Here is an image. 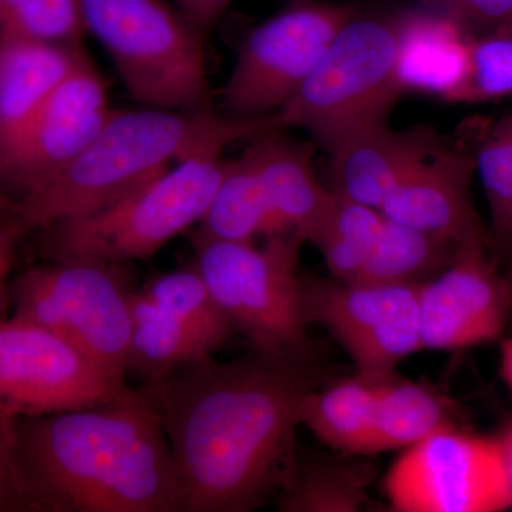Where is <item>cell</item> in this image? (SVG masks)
Here are the masks:
<instances>
[{"instance_id": "6da1fadb", "label": "cell", "mask_w": 512, "mask_h": 512, "mask_svg": "<svg viewBox=\"0 0 512 512\" xmlns=\"http://www.w3.org/2000/svg\"><path fill=\"white\" fill-rule=\"evenodd\" d=\"M312 363L212 357L143 387L170 444L177 512H249L296 467L301 403L322 384Z\"/></svg>"}, {"instance_id": "7a4b0ae2", "label": "cell", "mask_w": 512, "mask_h": 512, "mask_svg": "<svg viewBox=\"0 0 512 512\" xmlns=\"http://www.w3.org/2000/svg\"><path fill=\"white\" fill-rule=\"evenodd\" d=\"M16 453L37 511L177 512L170 444L144 389L16 420Z\"/></svg>"}, {"instance_id": "3957f363", "label": "cell", "mask_w": 512, "mask_h": 512, "mask_svg": "<svg viewBox=\"0 0 512 512\" xmlns=\"http://www.w3.org/2000/svg\"><path fill=\"white\" fill-rule=\"evenodd\" d=\"M276 127L272 116L184 113L143 107L111 110L96 137L56 177L23 195L18 220L26 231L109 207L201 154H222L231 144Z\"/></svg>"}, {"instance_id": "277c9868", "label": "cell", "mask_w": 512, "mask_h": 512, "mask_svg": "<svg viewBox=\"0 0 512 512\" xmlns=\"http://www.w3.org/2000/svg\"><path fill=\"white\" fill-rule=\"evenodd\" d=\"M198 271L221 311L244 333L255 353L275 362L312 363L315 343L303 316L296 232L254 241L194 237Z\"/></svg>"}, {"instance_id": "5b68a950", "label": "cell", "mask_w": 512, "mask_h": 512, "mask_svg": "<svg viewBox=\"0 0 512 512\" xmlns=\"http://www.w3.org/2000/svg\"><path fill=\"white\" fill-rule=\"evenodd\" d=\"M86 33L143 107L212 111L204 35L164 0H77Z\"/></svg>"}, {"instance_id": "8992f818", "label": "cell", "mask_w": 512, "mask_h": 512, "mask_svg": "<svg viewBox=\"0 0 512 512\" xmlns=\"http://www.w3.org/2000/svg\"><path fill=\"white\" fill-rule=\"evenodd\" d=\"M221 156L187 158L103 210L46 228L47 254L114 265L156 254L200 224L224 175Z\"/></svg>"}, {"instance_id": "52a82bcc", "label": "cell", "mask_w": 512, "mask_h": 512, "mask_svg": "<svg viewBox=\"0 0 512 512\" xmlns=\"http://www.w3.org/2000/svg\"><path fill=\"white\" fill-rule=\"evenodd\" d=\"M400 16L349 20L276 113V127L305 128L330 150L343 137L384 123L403 90L397 79Z\"/></svg>"}, {"instance_id": "ba28073f", "label": "cell", "mask_w": 512, "mask_h": 512, "mask_svg": "<svg viewBox=\"0 0 512 512\" xmlns=\"http://www.w3.org/2000/svg\"><path fill=\"white\" fill-rule=\"evenodd\" d=\"M126 265L53 261L15 284V316L62 336L106 375L126 383L131 291Z\"/></svg>"}, {"instance_id": "9c48e42d", "label": "cell", "mask_w": 512, "mask_h": 512, "mask_svg": "<svg viewBox=\"0 0 512 512\" xmlns=\"http://www.w3.org/2000/svg\"><path fill=\"white\" fill-rule=\"evenodd\" d=\"M399 512H497L512 507L503 440L453 427L404 448L383 481Z\"/></svg>"}, {"instance_id": "30bf717a", "label": "cell", "mask_w": 512, "mask_h": 512, "mask_svg": "<svg viewBox=\"0 0 512 512\" xmlns=\"http://www.w3.org/2000/svg\"><path fill=\"white\" fill-rule=\"evenodd\" d=\"M359 15L353 6L302 5L256 26L242 40L221 90L224 114L264 119L291 99L339 30Z\"/></svg>"}, {"instance_id": "8fae6325", "label": "cell", "mask_w": 512, "mask_h": 512, "mask_svg": "<svg viewBox=\"0 0 512 512\" xmlns=\"http://www.w3.org/2000/svg\"><path fill=\"white\" fill-rule=\"evenodd\" d=\"M52 330L0 322V413L16 421L87 409L130 392Z\"/></svg>"}, {"instance_id": "7c38bea8", "label": "cell", "mask_w": 512, "mask_h": 512, "mask_svg": "<svg viewBox=\"0 0 512 512\" xmlns=\"http://www.w3.org/2000/svg\"><path fill=\"white\" fill-rule=\"evenodd\" d=\"M303 316L329 330L369 379L392 375L421 349L419 285L301 278Z\"/></svg>"}, {"instance_id": "4fadbf2b", "label": "cell", "mask_w": 512, "mask_h": 512, "mask_svg": "<svg viewBox=\"0 0 512 512\" xmlns=\"http://www.w3.org/2000/svg\"><path fill=\"white\" fill-rule=\"evenodd\" d=\"M111 110L107 84L86 55L33 114L0 171V184L22 195L42 187L82 153Z\"/></svg>"}, {"instance_id": "5bb4252c", "label": "cell", "mask_w": 512, "mask_h": 512, "mask_svg": "<svg viewBox=\"0 0 512 512\" xmlns=\"http://www.w3.org/2000/svg\"><path fill=\"white\" fill-rule=\"evenodd\" d=\"M468 245L439 275L419 285L421 349L456 350L493 342L511 320L510 282L487 256Z\"/></svg>"}, {"instance_id": "9a60e30c", "label": "cell", "mask_w": 512, "mask_h": 512, "mask_svg": "<svg viewBox=\"0 0 512 512\" xmlns=\"http://www.w3.org/2000/svg\"><path fill=\"white\" fill-rule=\"evenodd\" d=\"M476 160L443 148L420 165L384 200V217L448 239L463 249L490 242L473 198L471 180Z\"/></svg>"}, {"instance_id": "2e32d148", "label": "cell", "mask_w": 512, "mask_h": 512, "mask_svg": "<svg viewBox=\"0 0 512 512\" xmlns=\"http://www.w3.org/2000/svg\"><path fill=\"white\" fill-rule=\"evenodd\" d=\"M443 148V141L430 127L399 131L387 127L386 121L369 124L328 151L332 192L379 210L404 180Z\"/></svg>"}, {"instance_id": "e0dca14e", "label": "cell", "mask_w": 512, "mask_h": 512, "mask_svg": "<svg viewBox=\"0 0 512 512\" xmlns=\"http://www.w3.org/2000/svg\"><path fill=\"white\" fill-rule=\"evenodd\" d=\"M400 16L397 79L403 93L434 94L448 101H473L471 29L441 13Z\"/></svg>"}, {"instance_id": "ac0fdd59", "label": "cell", "mask_w": 512, "mask_h": 512, "mask_svg": "<svg viewBox=\"0 0 512 512\" xmlns=\"http://www.w3.org/2000/svg\"><path fill=\"white\" fill-rule=\"evenodd\" d=\"M249 153L264 184L276 232H296L311 242L335 201L313 167L315 146L268 128L248 138Z\"/></svg>"}, {"instance_id": "d6986e66", "label": "cell", "mask_w": 512, "mask_h": 512, "mask_svg": "<svg viewBox=\"0 0 512 512\" xmlns=\"http://www.w3.org/2000/svg\"><path fill=\"white\" fill-rule=\"evenodd\" d=\"M84 56L80 43L56 45L0 32V171L47 94Z\"/></svg>"}, {"instance_id": "ffe728a7", "label": "cell", "mask_w": 512, "mask_h": 512, "mask_svg": "<svg viewBox=\"0 0 512 512\" xmlns=\"http://www.w3.org/2000/svg\"><path fill=\"white\" fill-rule=\"evenodd\" d=\"M456 426L454 403L429 384L396 372L375 379V413L370 454L404 450Z\"/></svg>"}, {"instance_id": "44dd1931", "label": "cell", "mask_w": 512, "mask_h": 512, "mask_svg": "<svg viewBox=\"0 0 512 512\" xmlns=\"http://www.w3.org/2000/svg\"><path fill=\"white\" fill-rule=\"evenodd\" d=\"M131 333L127 370L146 382L163 379L174 370L210 359L214 350L191 328L165 311L146 293L131 292Z\"/></svg>"}, {"instance_id": "7402d4cb", "label": "cell", "mask_w": 512, "mask_h": 512, "mask_svg": "<svg viewBox=\"0 0 512 512\" xmlns=\"http://www.w3.org/2000/svg\"><path fill=\"white\" fill-rule=\"evenodd\" d=\"M375 379L356 373L313 390L303 399L299 421L326 446L346 454H370Z\"/></svg>"}, {"instance_id": "603a6c76", "label": "cell", "mask_w": 512, "mask_h": 512, "mask_svg": "<svg viewBox=\"0 0 512 512\" xmlns=\"http://www.w3.org/2000/svg\"><path fill=\"white\" fill-rule=\"evenodd\" d=\"M278 234L266 200L264 184L245 147L237 160L225 163L224 175L194 237L255 241Z\"/></svg>"}, {"instance_id": "cb8c5ba5", "label": "cell", "mask_w": 512, "mask_h": 512, "mask_svg": "<svg viewBox=\"0 0 512 512\" xmlns=\"http://www.w3.org/2000/svg\"><path fill=\"white\" fill-rule=\"evenodd\" d=\"M458 252L448 239L384 217L356 284L421 285L444 271Z\"/></svg>"}, {"instance_id": "d4e9b609", "label": "cell", "mask_w": 512, "mask_h": 512, "mask_svg": "<svg viewBox=\"0 0 512 512\" xmlns=\"http://www.w3.org/2000/svg\"><path fill=\"white\" fill-rule=\"evenodd\" d=\"M367 471L332 458L296 461L279 498L285 512H357L370 503Z\"/></svg>"}, {"instance_id": "484cf974", "label": "cell", "mask_w": 512, "mask_h": 512, "mask_svg": "<svg viewBox=\"0 0 512 512\" xmlns=\"http://www.w3.org/2000/svg\"><path fill=\"white\" fill-rule=\"evenodd\" d=\"M383 222L384 215L376 208L335 195L311 244L320 249L335 279L356 284Z\"/></svg>"}, {"instance_id": "4316f807", "label": "cell", "mask_w": 512, "mask_h": 512, "mask_svg": "<svg viewBox=\"0 0 512 512\" xmlns=\"http://www.w3.org/2000/svg\"><path fill=\"white\" fill-rule=\"evenodd\" d=\"M143 292L165 311L183 320L214 352L234 335V326L215 302L197 266L157 276Z\"/></svg>"}, {"instance_id": "83f0119b", "label": "cell", "mask_w": 512, "mask_h": 512, "mask_svg": "<svg viewBox=\"0 0 512 512\" xmlns=\"http://www.w3.org/2000/svg\"><path fill=\"white\" fill-rule=\"evenodd\" d=\"M0 32L56 45H77L86 33L77 0H0Z\"/></svg>"}, {"instance_id": "f1b7e54d", "label": "cell", "mask_w": 512, "mask_h": 512, "mask_svg": "<svg viewBox=\"0 0 512 512\" xmlns=\"http://www.w3.org/2000/svg\"><path fill=\"white\" fill-rule=\"evenodd\" d=\"M512 96V28L474 37L473 101Z\"/></svg>"}, {"instance_id": "f546056e", "label": "cell", "mask_w": 512, "mask_h": 512, "mask_svg": "<svg viewBox=\"0 0 512 512\" xmlns=\"http://www.w3.org/2000/svg\"><path fill=\"white\" fill-rule=\"evenodd\" d=\"M37 511L16 453V421L0 413V512Z\"/></svg>"}, {"instance_id": "4dcf8cb0", "label": "cell", "mask_w": 512, "mask_h": 512, "mask_svg": "<svg viewBox=\"0 0 512 512\" xmlns=\"http://www.w3.org/2000/svg\"><path fill=\"white\" fill-rule=\"evenodd\" d=\"M427 9L484 32L512 28V0H420Z\"/></svg>"}, {"instance_id": "1f68e13d", "label": "cell", "mask_w": 512, "mask_h": 512, "mask_svg": "<svg viewBox=\"0 0 512 512\" xmlns=\"http://www.w3.org/2000/svg\"><path fill=\"white\" fill-rule=\"evenodd\" d=\"M178 10L202 33L214 28L232 0H174Z\"/></svg>"}, {"instance_id": "d6a6232c", "label": "cell", "mask_w": 512, "mask_h": 512, "mask_svg": "<svg viewBox=\"0 0 512 512\" xmlns=\"http://www.w3.org/2000/svg\"><path fill=\"white\" fill-rule=\"evenodd\" d=\"M26 229L16 220L0 221V299L5 291V282L12 266L15 245Z\"/></svg>"}, {"instance_id": "836d02e7", "label": "cell", "mask_w": 512, "mask_h": 512, "mask_svg": "<svg viewBox=\"0 0 512 512\" xmlns=\"http://www.w3.org/2000/svg\"><path fill=\"white\" fill-rule=\"evenodd\" d=\"M501 373L512 392V338L501 343Z\"/></svg>"}, {"instance_id": "e575fe53", "label": "cell", "mask_w": 512, "mask_h": 512, "mask_svg": "<svg viewBox=\"0 0 512 512\" xmlns=\"http://www.w3.org/2000/svg\"><path fill=\"white\" fill-rule=\"evenodd\" d=\"M505 466H507L508 484H510L511 500H512V427L507 430L503 437Z\"/></svg>"}, {"instance_id": "d590c367", "label": "cell", "mask_w": 512, "mask_h": 512, "mask_svg": "<svg viewBox=\"0 0 512 512\" xmlns=\"http://www.w3.org/2000/svg\"><path fill=\"white\" fill-rule=\"evenodd\" d=\"M19 215V204H10L0 191V221L16 220Z\"/></svg>"}, {"instance_id": "8d00e7d4", "label": "cell", "mask_w": 512, "mask_h": 512, "mask_svg": "<svg viewBox=\"0 0 512 512\" xmlns=\"http://www.w3.org/2000/svg\"><path fill=\"white\" fill-rule=\"evenodd\" d=\"M511 136H512V123H511ZM510 184H511V211L510 221H508L507 234H505L503 247H501L500 254H507L512 249V151H511V164H510Z\"/></svg>"}, {"instance_id": "74e56055", "label": "cell", "mask_w": 512, "mask_h": 512, "mask_svg": "<svg viewBox=\"0 0 512 512\" xmlns=\"http://www.w3.org/2000/svg\"><path fill=\"white\" fill-rule=\"evenodd\" d=\"M508 282H510V286H511V293H512V272H511V275L508 276ZM511 320H512V313H511Z\"/></svg>"}]
</instances>
